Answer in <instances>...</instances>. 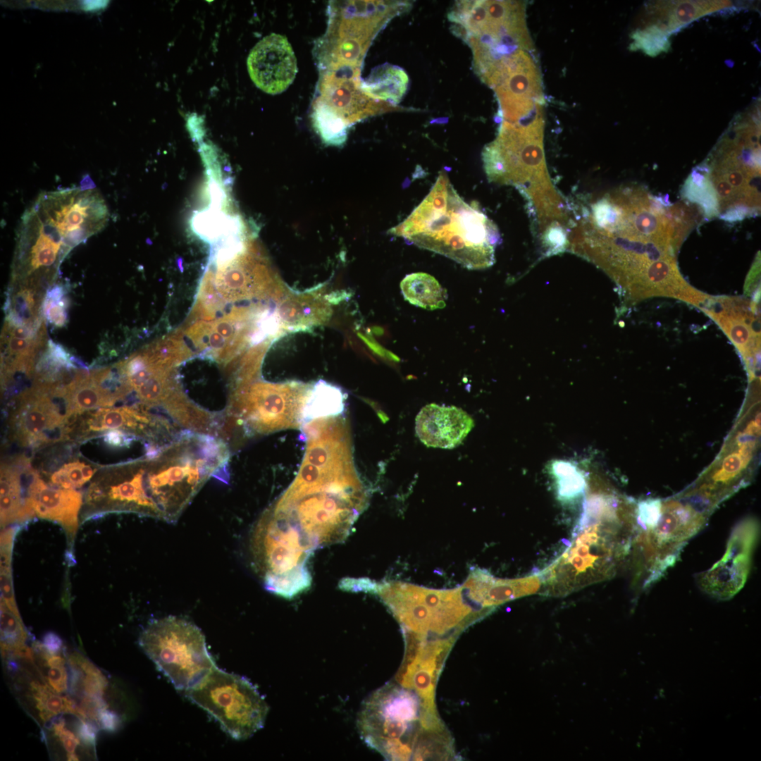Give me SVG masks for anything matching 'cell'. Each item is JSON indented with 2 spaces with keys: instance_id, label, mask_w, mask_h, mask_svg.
<instances>
[{
  "instance_id": "obj_1",
  "label": "cell",
  "mask_w": 761,
  "mask_h": 761,
  "mask_svg": "<svg viewBox=\"0 0 761 761\" xmlns=\"http://www.w3.org/2000/svg\"><path fill=\"white\" fill-rule=\"evenodd\" d=\"M592 212L589 258L627 299L686 297L691 285L679 271L676 254L698 220L691 205L671 204L643 187L630 186L606 194Z\"/></svg>"
},
{
  "instance_id": "obj_2",
  "label": "cell",
  "mask_w": 761,
  "mask_h": 761,
  "mask_svg": "<svg viewBox=\"0 0 761 761\" xmlns=\"http://www.w3.org/2000/svg\"><path fill=\"white\" fill-rule=\"evenodd\" d=\"M706 218L736 222L760 212V126L735 122L682 189Z\"/></svg>"
},
{
  "instance_id": "obj_3",
  "label": "cell",
  "mask_w": 761,
  "mask_h": 761,
  "mask_svg": "<svg viewBox=\"0 0 761 761\" xmlns=\"http://www.w3.org/2000/svg\"><path fill=\"white\" fill-rule=\"evenodd\" d=\"M412 243L445 256L469 269L495 262L500 240L496 225L478 203L466 202L440 172L428 194L395 230Z\"/></svg>"
},
{
  "instance_id": "obj_4",
  "label": "cell",
  "mask_w": 761,
  "mask_h": 761,
  "mask_svg": "<svg viewBox=\"0 0 761 761\" xmlns=\"http://www.w3.org/2000/svg\"><path fill=\"white\" fill-rule=\"evenodd\" d=\"M358 725L366 744L388 760H443L452 746L435 704L404 686L388 684L375 692Z\"/></svg>"
},
{
  "instance_id": "obj_5",
  "label": "cell",
  "mask_w": 761,
  "mask_h": 761,
  "mask_svg": "<svg viewBox=\"0 0 761 761\" xmlns=\"http://www.w3.org/2000/svg\"><path fill=\"white\" fill-rule=\"evenodd\" d=\"M634 513L625 507L582 512L564 550L540 571L545 590L564 596L613 577L631 552Z\"/></svg>"
},
{
  "instance_id": "obj_6",
  "label": "cell",
  "mask_w": 761,
  "mask_h": 761,
  "mask_svg": "<svg viewBox=\"0 0 761 761\" xmlns=\"http://www.w3.org/2000/svg\"><path fill=\"white\" fill-rule=\"evenodd\" d=\"M364 504L355 474L321 483L292 482L268 509L295 526L314 550L342 541Z\"/></svg>"
},
{
  "instance_id": "obj_7",
  "label": "cell",
  "mask_w": 761,
  "mask_h": 761,
  "mask_svg": "<svg viewBox=\"0 0 761 761\" xmlns=\"http://www.w3.org/2000/svg\"><path fill=\"white\" fill-rule=\"evenodd\" d=\"M250 545L253 566L268 591L291 598L309 586L307 561L313 550L292 524L266 510Z\"/></svg>"
},
{
  "instance_id": "obj_8",
  "label": "cell",
  "mask_w": 761,
  "mask_h": 761,
  "mask_svg": "<svg viewBox=\"0 0 761 761\" xmlns=\"http://www.w3.org/2000/svg\"><path fill=\"white\" fill-rule=\"evenodd\" d=\"M447 18L451 30L472 52L497 58L522 49H534L526 20V3L520 1H457Z\"/></svg>"
},
{
  "instance_id": "obj_9",
  "label": "cell",
  "mask_w": 761,
  "mask_h": 761,
  "mask_svg": "<svg viewBox=\"0 0 761 761\" xmlns=\"http://www.w3.org/2000/svg\"><path fill=\"white\" fill-rule=\"evenodd\" d=\"M709 515L690 500H662L656 522L648 526L636 525L631 548L636 582L645 588L662 578L688 540L705 525Z\"/></svg>"
},
{
  "instance_id": "obj_10",
  "label": "cell",
  "mask_w": 761,
  "mask_h": 761,
  "mask_svg": "<svg viewBox=\"0 0 761 761\" xmlns=\"http://www.w3.org/2000/svg\"><path fill=\"white\" fill-rule=\"evenodd\" d=\"M139 643L179 690L196 686L216 667L201 630L182 618L171 616L151 621L141 633Z\"/></svg>"
},
{
  "instance_id": "obj_11",
  "label": "cell",
  "mask_w": 761,
  "mask_h": 761,
  "mask_svg": "<svg viewBox=\"0 0 761 761\" xmlns=\"http://www.w3.org/2000/svg\"><path fill=\"white\" fill-rule=\"evenodd\" d=\"M186 695L237 740L247 739L261 729L268 710L250 681L216 667L198 685L186 691Z\"/></svg>"
},
{
  "instance_id": "obj_12",
  "label": "cell",
  "mask_w": 761,
  "mask_h": 761,
  "mask_svg": "<svg viewBox=\"0 0 761 761\" xmlns=\"http://www.w3.org/2000/svg\"><path fill=\"white\" fill-rule=\"evenodd\" d=\"M371 590L378 593L405 631L423 636L461 630L474 621L469 615L485 617L464 604L457 591H431L401 583L372 584Z\"/></svg>"
},
{
  "instance_id": "obj_13",
  "label": "cell",
  "mask_w": 761,
  "mask_h": 761,
  "mask_svg": "<svg viewBox=\"0 0 761 761\" xmlns=\"http://www.w3.org/2000/svg\"><path fill=\"white\" fill-rule=\"evenodd\" d=\"M309 388L297 381L237 385L229 397L227 417L236 419L249 434L302 427Z\"/></svg>"
},
{
  "instance_id": "obj_14",
  "label": "cell",
  "mask_w": 761,
  "mask_h": 761,
  "mask_svg": "<svg viewBox=\"0 0 761 761\" xmlns=\"http://www.w3.org/2000/svg\"><path fill=\"white\" fill-rule=\"evenodd\" d=\"M531 53L519 49L502 56L478 75L495 92L503 121L522 120L544 104L541 74Z\"/></svg>"
},
{
  "instance_id": "obj_15",
  "label": "cell",
  "mask_w": 761,
  "mask_h": 761,
  "mask_svg": "<svg viewBox=\"0 0 761 761\" xmlns=\"http://www.w3.org/2000/svg\"><path fill=\"white\" fill-rule=\"evenodd\" d=\"M543 125V106L521 121L502 120L497 137L482 152L485 170L491 180L514 182L518 172L544 163Z\"/></svg>"
},
{
  "instance_id": "obj_16",
  "label": "cell",
  "mask_w": 761,
  "mask_h": 761,
  "mask_svg": "<svg viewBox=\"0 0 761 761\" xmlns=\"http://www.w3.org/2000/svg\"><path fill=\"white\" fill-rule=\"evenodd\" d=\"M759 533L757 519L741 521L732 531L722 557L697 575L698 587L717 600H729L737 594L747 581Z\"/></svg>"
},
{
  "instance_id": "obj_17",
  "label": "cell",
  "mask_w": 761,
  "mask_h": 761,
  "mask_svg": "<svg viewBox=\"0 0 761 761\" xmlns=\"http://www.w3.org/2000/svg\"><path fill=\"white\" fill-rule=\"evenodd\" d=\"M699 309L712 318L731 340L753 378L760 352L758 302L743 297L707 295Z\"/></svg>"
},
{
  "instance_id": "obj_18",
  "label": "cell",
  "mask_w": 761,
  "mask_h": 761,
  "mask_svg": "<svg viewBox=\"0 0 761 761\" xmlns=\"http://www.w3.org/2000/svg\"><path fill=\"white\" fill-rule=\"evenodd\" d=\"M87 503L96 512H133L158 519L156 507L143 488L139 460L125 464L110 476L92 483Z\"/></svg>"
},
{
  "instance_id": "obj_19",
  "label": "cell",
  "mask_w": 761,
  "mask_h": 761,
  "mask_svg": "<svg viewBox=\"0 0 761 761\" xmlns=\"http://www.w3.org/2000/svg\"><path fill=\"white\" fill-rule=\"evenodd\" d=\"M406 655L399 673L402 686L435 703V687L446 656L456 636L428 641L426 637L405 631Z\"/></svg>"
},
{
  "instance_id": "obj_20",
  "label": "cell",
  "mask_w": 761,
  "mask_h": 761,
  "mask_svg": "<svg viewBox=\"0 0 761 761\" xmlns=\"http://www.w3.org/2000/svg\"><path fill=\"white\" fill-rule=\"evenodd\" d=\"M249 75L263 92L277 94L285 91L297 73V59L287 39L271 33L251 50L247 61Z\"/></svg>"
},
{
  "instance_id": "obj_21",
  "label": "cell",
  "mask_w": 761,
  "mask_h": 761,
  "mask_svg": "<svg viewBox=\"0 0 761 761\" xmlns=\"http://www.w3.org/2000/svg\"><path fill=\"white\" fill-rule=\"evenodd\" d=\"M53 388L39 385L26 392L11 417L14 438L22 445H39L50 440V434L63 428L67 419L49 396Z\"/></svg>"
},
{
  "instance_id": "obj_22",
  "label": "cell",
  "mask_w": 761,
  "mask_h": 761,
  "mask_svg": "<svg viewBox=\"0 0 761 761\" xmlns=\"http://www.w3.org/2000/svg\"><path fill=\"white\" fill-rule=\"evenodd\" d=\"M144 406V404H143ZM143 406L100 408L87 421L88 431L119 429L132 436L169 442L178 433L168 419L155 416Z\"/></svg>"
},
{
  "instance_id": "obj_23",
  "label": "cell",
  "mask_w": 761,
  "mask_h": 761,
  "mask_svg": "<svg viewBox=\"0 0 761 761\" xmlns=\"http://www.w3.org/2000/svg\"><path fill=\"white\" fill-rule=\"evenodd\" d=\"M82 499V494L75 489L49 485L32 471L26 497L28 509L33 515L60 524L70 541L78 527Z\"/></svg>"
},
{
  "instance_id": "obj_24",
  "label": "cell",
  "mask_w": 761,
  "mask_h": 761,
  "mask_svg": "<svg viewBox=\"0 0 761 761\" xmlns=\"http://www.w3.org/2000/svg\"><path fill=\"white\" fill-rule=\"evenodd\" d=\"M474 426L473 419L454 406L430 404L416 418V433L426 446L452 449L462 443Z\"/></svg>"
},
{
  "instance_id": "obj_25",
  "label": "cell",
  "mask_w": 761,
  "mask_h": 761,
  "mask_svg": "<svg viewBox=\"0 0 761 761\" xmlns=\"http://www.w3.org/2000/svg\"><path fill=\"white\" fill-rule=\"evenodd\" d=\"M542 585L539 571L523 578L500 579L486 571H477L466 583L469 588L470 599L481 608L490 610L506 602L536 593Z\"/></svg>"
},
{
  "instance_id": "obj_26",
  "label": "cell",
  "mask_w": 761,
  "mask_h": 761,
  "mask_svg": "<svg viewBox=\"0 0 761 761\" xmlns=\"http://www.w3.org/2000/svg\"><path fill=\"white\" fill-rule=\"evenodd\" d=\"M106 369L90 373L79 372L64 389L59 391L66 403L68 418L99 407L112 406L122 397L103 386L107 378Z\"/></svg>"
},
{
  "instance_id": "obj_27",
  "label": "cell",
  "mask_w": 761,
  "mask_h": 761,
  "mask_svg": "<svg viewBox=\"0 0 761 761\" xmlns=\"http://www.w3.org/2000/svg\"><path fill=\"white\" fill-rule=\"evenodd\" d=\"M278 313L282 328L290 331L305 330L320 325L331 314L326 302L310 295L287 297L280 304Z\"/></svg>"
},
{
  "instance_id": "obj_28",
  "label": "cell",
  "mask_w": 761,
  "mask_h": 761,
  "mask_svg": "<svg viewBox=\"0 0 761 761\" xmlns=\"http://www.w3.org/2000/svg\"><path fill=\"white\" fill-rule=\"evenodd\" d=\"M409 82L403 68L386 63L375 67L361 82V88L372 99L398 104L407 91Z\"/></svg>"
},
{
  "instance_id": "obj_29",
  "label": "cell",
  "mask_w": 761,
  "mask_h": 761,
  "mask_svg": "<svg viewBox=\"0 0 761 761\" xmlns=\"http://www.w3.org/2000/svg\"><path fill=\"white\" fill-rule=\"evenodd\" d=\"M0 503L1 526L32 516L22 496L21 471L16 466L4 464L1 466Z\"/></svg>"
},
{
  "instance_id": "obj_30",
  "label": "cell",
  "mask_w": 761,
  "mask_h": 761,
  "mask_svg": "<svg viewBox=\"0 0 761 761\" xmlns=\"http://www.w3.org/2000/svg\"><path fill=\"white\" fill-rule=\"evenodd\" d=\"M346 397L338 386L319 380L308 390L302 426L316 419L339 416L344 411Z\"/></svg>"
},
{
  "instance_id": "obj_31",
  "label": "cell",
  "mask_w": 761,
  "mask_h": 761,
  "mask_svg": "<svg viewBox=\"0 0 761 761\" xmlns=\"http://www.w3.org/2000/svg\"><path fill=\"white\" fill-rule=\"evenodd\" d=\"M400 288L404 299L414 306L435 310L446 305V290L433 276L426 273L406 276L400 283Z\"/></svg>"
},
{
  "instance_id": "obj_32",
  "label": "cell",
  "mask_w": 761,
  "mask_h": 761,
  "mask_svg": "<svg viewBox=\"0 0 761 761\" xmlns=\"http://www.w3.org/2000/svg\"><path fill=\"white\" fill-rule=\"evenodd\" d=\"M548 473L555 481L559 500L571 503L581 497L588 488L586 474L576 463L555 459L548 464Z\"/></svg>"
},
{
  "instance_id": "obj_33",
  "label": "cell",
  "mask_w": 761,
  "mask_h": 761,
  "mask_svg": "<svg viewBox=\"0 0 761 761\" xmlns=\"http://www.w3.org/2000/svg\"><path fill=\"white\" fill-rule=\"evenodd\" d=\"M30 692L35 703L39 716L45 723L61 713H72L76 715L77 704L67 697L60 696L47 683L38 681L30 683Z\"/></svg>"
},
{
  "instance_id": "obj_34",
  "label": "cell",
  "mask_w": 761,
  "mask_h": 761,
  "mask_svg": "<svg viewBox=\"0 0 761 761\" xmlns=\"http://www.w3.org/2000/svg\"><path fill=\"white\" fill-rule=\"evenodd\" d=\"M1 648L4 653H11L25 648L27 633L20 615L13 612L1 601Z\"/></svg>"
},
{
  "instance_id": "obj_35",
  "label": "cell",
  "mask_w": 761,
  "mask_h": 761,
  "mask_svg": "<svg viewBox=\"0 0 761 761\" xmlns=\"http://www.w3.org/2000/svg\"><path fill=\"white\" fill-rule=\"evenodd\" d=\"M14 532L13 529L10 528L1 533V601L4 602L16 614L20 615L15 600L11 574V554Z\"/></svg>"
},
{
  "instance_id": "obj_36",
  "label": "cell",
  "mask_w": 761,
  "mask_h": 761,
  "mask_svg": "<svg viewBox=\"0 0 761 761\" xmlns=\"http://www.w3.org/2000/svg\"><path fill=\"white\" fill-rule=\"evenodd\" d=\"M313 120L326 143L340 144L345 140V123L330 106L323 104L317 106L313 113Z\"/></svg>"
},
{
  "instance_id": "obj_37",
  "label": "cell",
  "mask_w": 761,
  "mask_h": 761,
  "mask_svg": "<svg viewBox=\"0 0 761 761\" xmlns=\"http://www.w3.org/2000/svg\"><path fill=\"white\" fill-rule=\"evenodd\" d=\"M95 471L96 469L84 462H69L52 474L50 482L58 488L75 489L89 481Z\"/></svg>"
},
{
  "instance_id": "obj_38",
  "label": "cell",
  "mask_w": 761,
  "mask_h": 761,
  "mask_svg": "<svg viewBox=\"0 0 761 761\" xmlns=\"http://www.w3.org/2000/svg\"><path fill=\"white\" fill-rule=\"evenodd\" d=\"M631 38L633 39L631 45L633 49H641L650 56L667 51L669 48L666 31L657 25H649L643 30L634 32Z\"/></svg>"
},
{
  "instance_id": "obj_39",
  "label": "cell",
  "mask_w": 761,
  "mask_h": 761,
  "mask_svg": "<svg viewBox=\"0 0 761 761\" xmlns=\"http://www.w3.org/2000/svg\"><path fill=\"white\" fill-rule=\"evenodd\" d=\"M67 302L61 298V289L56 287L49 292L44 302V310L48 321L56 326H63L66 321Z\"/></svg>"
},
{
  "instance_id": "obj_40",
  "label": "cell",
  "mask_w": 761,
  "mask_h": 761,
  "mask_svg": "<svg viewBox=\"0 0 761 761\" xmlns=\"http://www.w3.org/2000/svg\"><path fill=\"white\" fill-rule=\"evenodd\" d=\"M49 722V726L52 729L55 736H58L63 747L68 754L75 753V748L80 743V738L72 731L65 728V721L62 717Z\"/></svg>"
},
{
  "instance_id": "obj_41",
  "label": "cell",
  "mask_w": 761,
  "mask_h": 761,
  "mask_svg": "<svg viewBox=\"0 0 761 761\" xmlns=\"http://www.w3.org/2000/svg\"><path fill=\"white\" fill-rule=\"evenodd\" d=\"M49 667V669L46 676V683L57 693L66 692L68 689V679L65 664Z\"/></svg>"
},
{
  "instance_id": "obj_42",
  "label": "cell",
  "mask_w": 761,
  "mask_h": 761,
  "mask_svg": "<svg viewBox=\"0 0 761 761\" xmlns=\"http://www.w3.org/2000/svg\"><path fill=\"white\" fill-rule=\"evenodd\" d=\"M39 343V339H23L10 336L8 350L11 354L34 356L35 350Z\"/></svg>"
},
{
  "instance_id": "obj_43",
  "label": "cell",
  "mask_w": 761,
  "mask_h": 761,
  "mask_svg": "<svg viewBox=\"0 0 761 761\" xmlns=\"http://www.w3.org/2000/svg\"><path fill=\"white\" fill-rule=\"evenodd\" d=\"M120 716L113 710L107 708L101 710L97 717V725L104 731L109 733H114L121 726Z\"/></svg>"
},
{
  "instance_id": "obj_44",
  "label": "cell",
  "mask_w": 761,
  "mask_h": 761,
  "mask_svg": "<svg viewBox=\"0 0 761 761\" xmlns=\"http://www.w3.org/2000/svg\"><path fill=\"white\" fill-rule=\"evenodd\" d=\"M97 724L89 719H80L77 726L78 737L85 745L94 746L98 732Z\"/></svg>"
},
{
  "instance_id": "obj_45",
  "label": "cell",
  "mask_w": 761,
  "mask_h": 761,
  "mask_svg": "<svg viewBox=\"0 0 761 761\" xmlns=\"http://www.w3.org/2000/svg\"><path fill=\"white\" fill-rule=\"evenodd\" d=\"M134 436L119 429L109 430L104 435V441L112 446L128 445Z\"/></svg>"
},
{
  "instance_id": "obj_46",
  "label": "cell",
  "mask_w": 761,
  "mask_h": 761,
  "mask_svg": "<svg viewBox=\"0 0 761 761\" xmlns=\"http://www.w3.org/2000/svg\"><path fill=\"white\" fill-rule=\"evenodd\" d=\"M42 644L50 654H58L63 646V642L60 637L51 632L44 635Z\"/></svg>"
},
{
  "instance_id": "obj_47",
  "label": "cell",
  "mask_w": 761,
  "mask_h": 761,
  "mask_svg": "<svg viewBox=\"0 0 761 761\" xmlns=\"http://www.w3.org/2000/svg\"><path fill=\"white\" fill-rule=\"evenodd\" d=\"M8 333L11 337L23 339L33 338L35 331L28 325H16L8 323Z\"/></svg>"
},
{
  "instance_id": "obj_48",
  "label": "cell",
  "mask_w": 761,
  "mask_h": 761,
  "mask_svg": "<svg viewBox=\"0 0 761 761\" xmlns=\"http://www.w3.org/2000/svg\"><path fill=\"white\" fill-rule=\"evenodd\" d=\"M359 336H361V337L362 338V339H363V340H364V341H365V342H366L367 343V345H369V347H371V349H373V351H374L375 352H376V353H377L378 354H379V355H380V356H383V357H387V358H388V359H392V360H395V361H398V360H399V359H398V358H397V357H395V355H394L393 354H392V353H390V352H388V351H387V350L384 349H383V348L382 347H380V346L379 345L376 344V342H373V341H372V340H368L367 338H365L364 336H363L362 335H359Z\"/></svg>"
},
{
  "instance_id": "obj_49",
  "label": "cell",
  "mask_w": 761,
  "mask_h": 761,
  "mask_svg": "<svg viewBox=\"0 0 761 761\" xmlns=\"http://www.w3.org/2000/svg\"><path fill=\"white\" fill-rule=\"evenodd\" d=\"M67 758H68L67 759L68 760H70V761H72V760H79L78 757L77 756V755L75 753L68 754L67 755Z\"/></svg>"
}]
</instances>
